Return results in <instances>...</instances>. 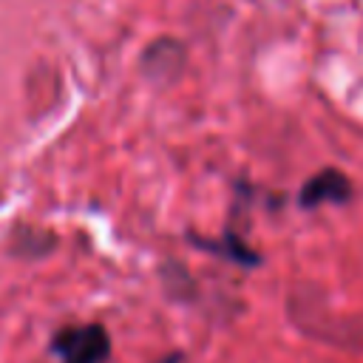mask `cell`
Masks as SVG:
<instances>
[{
  "label": "cell",
  "instance_id": "cell-1",
  "mask_svg": "<svg viewBox=\"0 0 363 363\" xmlns=\"http://www.w3.org/2000/svg\"><path fill=\"white\" fill-rule=\"evenodd\" d=\"M51 349L62 363H102L111 354V337L99 323L65 326L51 337Z\"/></svg>",
  "mask_w": 363,
  "mask_h": 363
},
{
  "label": "cell",
  "instance_id": "cell-2",
  "mask_svg": "<svg viewBox=\"0 0 363 363\" xmlns=\"http://www.w3.org/2000/svg\"><path fill=\"white\" fill-rule=\"evenodd\" d=\"M352 199V182L346 173L326 167L315 176H309L301 187V207H318V204H343Z\"/></svg>",
  "mask_w": 363,
  "mask_h": 363
}]
</instances>
